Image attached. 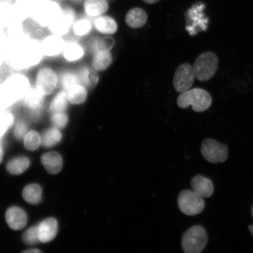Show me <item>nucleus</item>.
<instances>
[{"mask_svg": "<svg viewBox=\"0 0 253 253\" xmlns=\"http://www.w3.org/2000/svg\"><path fill=\"white\" fill-rule=\"evenodd\" d=\"M23 197L28 203L39 204L42 201V188L36 183L28 185L23 189Z\"/></svg>", "mask_w": 253, "mask_h": 253, "instance_id": "b1692460", "label": "nucleus"}, {"mask_svg": "<svg viewBox=\"0 0 253 253\" xmlns=\"http://www.w3.org/2000/svg\"><path fill=\"white\" fill-rule=\"evenodd\" d=\"M27 132L28 126L24 122H18L15 126L14 135L19 140L24 139Z\"/></svg>", "mask_w": 253, "mask_h": 253, "instance_id": "4c0bfd02", "label": "nucleus"}, {"mask_svg": "<svg viewBox=\"0 0 253 253\" xmlns=\"http://www.w3.org/2000/svg\"><path fill=\"white\" fill-rule=\"evenodd\" d=\"M58 84V77L55 72L49 68L40 69L36 78V87L44 96L51 94Z\"/></svg>", "mask_w": 253, "mask_h": 253, "instance_id": "9b49d317", "label": "nucleus"}, {"mask_svg": "<svg viewBox=\"0 0 253 253\" xmlns=\"http://www.w3.org/2000/svg\"><path fill=\"white\" fill-rule=\"evenodd\" d=\"M227 145L211 138L205 139L201 145V153L208 162L217 164L224 163L228 158Z\"/></svg>", "mask_w": 253, "mask_h": 253, "instance_id": "0eeeda50", "label": "nucleus"}, {"mask_svg": "<svg viewBox=\"0 0 253 253\" xmlns=\"http://www.w3.org/2000/svg\"><path fill=\"white\" fill-rule=\"evenodd\" d=\"M31 3L32 6H33L34 9L40 5L44 4V3L48 1V0H28Z\"/></svg>", "mask_w": 253, "mask_h": 253, "instance_id": "79ce46f5", "label": "nucleus"}, {"mask_svg": "<svg viewBox=\"0 0 253 253\" xmlns=\"http://www.w3.org/2000/svg\"><path fill=\"white\" fill-rule=\"evenodd\" d=\"M208 237L203 227L195 226L183 234L182 247L185 253H201L207 245Z\"/></svg>", "mask_w": 253, "mask_h": 253, "instance_id": "39448f33", "label": "nucleus"}, {"mask_svg": "<svg viewBox=\"0 0 253 253\" xmlns=\"http://www.w3.org/2000/svg\"><path fill=\"white\" fill-rule=\"evenodd\" d=\"M14 1H18V0H13Z\"/></svg>", "mask_w": 253, "mask_h": 253, "instance_id": "09e8293b", "label": "nucleus"}, {"mask_svg": "<svg viewBox=\"0 0 253 253\" xmlns=\"http://www.w3.org/2000/svg\"><path fill=\"white\" fill-rule=\"evenodd\" d=\"M24 144L25 148L28 150H36L41 145V136L36 131L28 132L24 138Z\"/></svg>", "mask_w": 253, "mask_h": 253, "instance_id": "2f4dec72", "label": "nucleus"}, {"mask_svg": "<svg viewBox=\"0 0 253 253\" xmlns=\"http://www.w3.org/2000/svg\"><path fill=\"white\" fill-rule=\"evenodd\" d=\"M7 49L9 63L16 69H27L36 66L43 55L41 42L29 38L19 42H11Z\"/></svg>", "mask_w": 253, "mask_h": 253, "instance_id": "f257e3e1", "label": "nucleus"}, {"mask_svg": "<svg viewBox=\"0 0 253 253\" xmlns=\"http://www.w3.org/2000/svg\"><path fill=\"white\" fill-rule=\"evenodd\" d=\"M30 166L29 158L21 156L13 158L9 161L6 166L7 171L12 175H19L23 173Z\"/></svg>", "mask_w": 253, "mask_h": 253, "instance_id": "5701e85b", "label": "nucleus"}, {"mask_svg": "<svg viewBox=\"0 0 253 253\" xmlns=\"http://www.w3.org/2000/svg\"><path fill=\"white\" fill-rule=\"evenodd\" d=\"M62 138V134L60 129L50 127L46 129L41 135V145L44 147L50 148L58 144Z\"/></svg>", "mask_w": 253, "mask_h": 253, "instance_id": "a878e982", "label": "nucleus"}, {"mask_svg": "<svg viewBox=\"0 0 253 253\" xmlns=\"http://www.w3.org/2000/svg\"><path fill=\"white\" fill-rule=\"evenodd\" d=\"M67 92L61 91L57 93L49 106V111L52 114L65 112L68 104Z\"/></svg>", "mask_w": 253, "mask_h": 253, "instance_id": "c85d7f7f", "label": "nucleus"}, {"mask_svg": "<svg viewBox=\"0 0 253 253\" xmlns=\"http://www.w3.org/2000/svg\"><path fill=\"white\" fill-rule=\"evenodd\" d=\"M41 162L47 172L52 175L59 173L62 169V158L61 155L55 151L49 152L42 155Z\"/></svg>", "mask_w": 253, "mask_h": 253, "instance_id": "f3484780", "label": "nucleus"}, {"mask_svg": "<svg viewBox=\"0 0 253 253\" xmlns=\"http://www.w3.org/2000/svg\"><path fill=\"white\" fill-rule=\"evenodd\" d=\"M30 88L29 79L21 74L9 76L0 85V91L9 106L19 100L24 99Z\"/></svg>", "mask_w": 253, "mask_h": 253, "instance_id": "f03ea898", "label": "nucleus"}, {"mask_svg": "<svg viewBox=\"0 0 253 253\" xmlns=\"http://www.w3.org/2000/svg\"><path fill=\"white\" fill-rule=\"evenodd\" d=\"M192 191L202 198H210L213 195L214 186L212 182L205 177L198 175L191 180Z\"/></svg>", "mask_w": 253, "mask_h": 253, "instance_id": "a211bd4d", "label": "nucleus"}, {"mask_svg": "<svg viewBox=\"0 0 253 253\" xmlns=\"http://www.w3.org/2000/svg\"><path fill=\"white\" fill-rule=\"evenodd\" d=\"M69 102L73 104H81L86 101L87 93L83 85L76 84L66 91Z\"/></svg>", "mask_w": 253, "mask_h": 253, "instance_id": "cd10ccee", "label": "nucleus"}, {"mask_svg": "<svg viewBox=\"0 0 253 253\" xmlns=\"http://www.w3.org/2000/svg\"><path fill=\"white\" fill-rule=\"evenodd\" d=\"M9 105L5 99L1 91H0V111L5 110Z\"/></svg>", "mask_w": 253, "mask_h": 253, "instance_id": "a19ab883", "label": "nucleus"}, {"mask_svg": "<svg viewBox=\"0 0 253 253\" xmlns=\"http://www.w3.org/2000/svg\"><path fill=\"white\" fill-rule=\"evenodd\" d=\"M3 160V151L1 146H0V164L2 163Z\"/></svg>", "mask_w": 253, "mask_h": 253, "instance_id": "a18cd8bd", "label": "nucleus"}, {"mask_svg": "<svg viewBox=\"0 0 253 253\" xmlns=\"http://www.w3.org/2000/svg\"><path fill=\"white\" fill-rule=\"evenodd\" d=\"M24 24L14 21L9 24L5 31L9 41L19 42L30 38Z\"/></svg>", "mask_w": 253, "mask_h": 253, "instance_id": "6ab92c4d", "label": "nucleus"}, {"mask_svg": "<svg viewBox=\"0 0 253 253\" xmlns=\"http://www.w3.org/2000/svg\"><path fill=\"white\" fill-rule=\"evenodd\" d=\"M15 118L12 113L5 110L0 111V138L13 126Z\"/></svg>", "mask_w": 253, "mask_h": 253, "instance_id": "473e14b6", "label": "nucleus"}, {"mask_svg": "<svg viewBox=\"0 0 253 253\" xmlns=\"http://www.w3.org/2000/svg\"><path fill=\"white\" fill-rule=\"evenodd\" d=\"M114 45V40L110 37H104L98 43L99 50H109Z\"/></svg>", "mask_w": 253, "mask_h": 253, "instance_id": "58836bf2", "label": "nucleus"}, {"mask_svg": "<svg viewBox=\"0 0 253 253\" xmlns=\"http://www.w3.org/2000/svg\"><path fill=\"white\" fill-rule=\"evenodd\" d=\"M89 75L90 71L87 68H82L79 71L78 76L79 81H81L82 84L88 86L90 84Z\"/></svg>", "mask_w": 253, "mask_h": 253, "instance_id": "ea45409f", "label": "nucleus"}, {"mask_svg": "<svg viewBox=\"0 0 253 253\" xmlns=\"http://www.w3.org/2000/svg\"><path fill=\"white\" fill-rule=\"evenodd\" d=\"M22 253H43L39 249H30L25 251Z\"/></svg>", "mask_w": 253, "mask_h": 253, "instance_id": "37998d69", "label": "nucleus"}, {"mask_svg": "<svg viewBox=\"0 0 253 253\" xmlns=\"http://www.w3.org/2000/svg\"><path fill=\"white\" fill-rule=\"evenodd\" d=\"M211 94L202 88H195L181 93L177 99V104L181 109L191 106L195 112H203L211 105Z\"/></svg>", "mask_w": 253, "mask_h": 253, "instance_id": "7ed1b4c3", "label": "nucleus"}, {"mask_svg": "<svg viewBox=\"0 0 253 253\" xmlns=\"http://www.w3.org/2000/svg\"><path fill=\"white\" fill-rule=\"evenodd\" d=\"M146 12L140 8H135L129 10L126 17V24L131 28L143 27L147 21Z\"/></svg>", "mask_w": 253, "mask_h": 253, "instance_id": "aec40b11", "label": "nucleus"}, {"mask_svg": "<svg viewBox=\"0 0 253 253\" xmlns=\"http://www.w3.org/2000/svg\"><path fill=\"white\" fill-rule=\"evenodd\" d=\"M94 25L98 31L104 34H113L118 30L116 21L107 16H102L96 19Z\"/></svg>", "mask_w": 253, "mask_h": 253, "instance_id": "bb28decb", "label": "nucleus"}, {"mask_svg": "<svg viewBox=\"0 0 253 253\" xmlns=\"http://www.w3.org/2000/svg\"><path fill=\"white\" fill-rule=\"evenodd\" d=\"M112 62V56L109 50H99L95 55L92 65L95 70L103 71Z\"/></svg>", "mask_w": 253, "mask_h": 253, "instance_id": "c756f323", "label": "nucleus"}, {"mask_svg": "<svg viewBox=\"0 0 253 253\" xmlns=\"http://www.w3.org/2000/svg\"><path fill=\"white\" fill-rule=\"evenodd\" d=\"M62 53L66 61L75 62L83 57L84 50L78 43L69 42H65Z\"/></svg>", "mask_w": 253, "mask_h": 253, "instance_id": "393cba45", "label": "nucleus"}, {"mask_svg": "<svg viewBox=\"0 0 253 253\" xmlns=\"http://www.w3.org/2000/svg\"><path fill=\"white\" fill-rule=\"evenodd\" d=\"M252 216L253 217V208L252 209Z\"/></svg>", "mask_w": 253, "mask_h": 253, "instance_id": "de8ad7c7", "label": "nucleus"}, {"mask_svg": "<svg viewBox=\"0 0 253 253\" xmlns=\"http://www.w3.org/2000/svg\"><path fill=\"white\" fill-rule=\"evenodd\" d=\"M180 211L188 216L198 214L204 210V199L193 191L185 190L181 192L178 198Z\"/></svg>", "mask_w": 253, "mask_h": 253, "instance_id": "6e6552de", "label": "nucleus"}, {"mask_svg": "<svg viewBox=\"0 0 253 253\" xmlns=\"http://www.w3.org/2000/svg\"><path fill=\"white\" fill-rule=\"evenodd\" d=\"M219 66L217 56L212 52H205L199 55L193 66L195 77L197 80H210L216 74Z\"/></svg>", "mask_w": 253, "mask_h": 253, "instance_id": "20e7f679", "label": "nucleus"}, {"mask_svg": "<svg viewBox=\"0 0 253 253\" xmlns=\"http://www.w3.org/2000/svg\"><path fill=\"white\" fill-rule=\"evenodd\" d=\"M44 95L36 87L31 88L24 98L25 107L31 110H38L42 107L44 102Z\"/></svg>", "mask_w": 253, "mask_h": 253, "instance_id": "412c9836", "label": "nucleus"}, {"mask_svg": "<svg viewBox=\"0 0 253 253\" xmlns=\"http://www.w3.org/2000/svg\"><path fill=\"white\" fill-rule=\"evenodd\" d=\"M75 12L71 8H62V10L52 23L47 28L50 33L57 36H65L74 24L75 20Z\"/></svg>", "mask_w": 253, "mask_h": 253, "instance_id": "1a4fd4ad", "label": "nucleus"}, {"mask_svg": "<svg viewBox=\"0 0 253 253\" xmlns=\"http://www.w3.org/2000/svg\"><path fill=\"white\" fill-rule=\"evenodd\" d=\"M249 228L250 231H251L252 236H253V226H250Z\"/></svg>", "mask_w": 253, "mask_h": 253, "instance_id": "49530a36", "label": "nucleus"}, {"mask_svg": "<svg viewBox=\"0 0 253 253\" xmlns=\"http://www.w3.org/2000/svg\"><path fill=\"white\" fill-rule=\"evenodd\" d=\"M159 1L160 0H144L145 2H146L147 4H155V3H156Z\"/></svg>", "mask_w": 253, "mask_h": 253, "instance_id": "c03bdc74", "label": "nucleus"}, {"mask_svg": "<svg viewBox=\"0 0 253 253\" xmlns=\"http://www.w3.org/2000/svg\"><path fill=\"white\" fill-rule=\"evenodd\" d=\"M11 11L12 21L24 23L31 19L34 8L28 0H18L12 3Z\"/></svg>", "mask_w": 253, "mask_h": 253, "instance_id": "4468645a", "label": "nucleus"}, {"mask_svg": "<svg viewBox=\"0 0 253 253\" xmlns=\"http://www.w3.org/2000/svg\"><path fill=\"white\" fill-rule=\"evenodd\" d=\"M91 28L90 22L85 19L78 20L73 24V30L78 36H84L89 33Z\"/></svg>", "mask_w": 253, "mask_h": 253, "instance_id": "72a5a7b5", "label": "nucleus"}, {"mask_svg": "<svg viewBox=\"0 0 253 253\" xmlns=\"http://www.w3.org/2000/svg\"><path fill=\"white\" fill-rule=\"evenodd\" d=\"M50 122L54 127L62 129L68 124V116L65 112L52 114Z\"/></svg>", "mask_w": 253, "mask_h": 253, "instance_id": "c9c22d12", "label": "nucleus"}, {"mask_svg": "<svg viewBox=\"0 0 253 253\" xmlns=\"http://www.w3.org/2000/svg\"><path fill=\"white\" fill-rule=\"evenodd\" d=\"M11 7L7 1L0 2V30L5 31L12 21Z\"/></svg>", "mask_w": 253, "mask_h": 253, "instance_id": "7c9ffc66", "label": "nucleus"}, {"mask_svg": "<svg viewBox=\"0 0 253 253\" xmlns=\"http://www.w3.org/2000/svg\"><path fill=\"white\" fill-rule=\"evenodd\" d=\"M85 12L91 17L105 13L109 9L106 0H86L84 4Z\"/></svg>", "mask_w": 253, "mask_h": 253, "instance_id": "4be33fe9", "label": "nucleus"}, {"mask_svg": "<svg viewBox=\"0 0 253 253\" xmlns=\"http://www.w3.org/2000/svg\"><path fill=\"white\" fill-rule=\"evenodd\" d=\"M23 240L28 245H36L40 242L38 226H33L24 233Z\"/></svg>", "mask_w": 253, "mask_h": 253, "instance_id": "f704fd0d", "label": "nucleus"}, {"mask_svg": "<svg viewBox=\"0 0 253 253\" xmlns=\"http://www.w3.org/2000/svg\"><path fill=\"white\" fill-rule=\"evenodd\" d=\"M38 229L40 242L48 243L55 238L58 233V221L53 217L47 218L38 225Z\"/></svg>", "mask_w": 253, "mask_h": 253, "instance_id": "dca6fc26", "label": "nucleus"}, {"mask_svg": "<svg viewBox=\"0 0 253 253\" xmlns=\"http://www.w3.org/2000/svg\"><path fill=\"white\" fill-rule=\"evenodd\" d=\"M65 43L61 36L50 34L41 42L43 55L49 57L58 55L62 52Z\"/></svg>", "mask_w": 253, "mask_h": 253, "instance_id": "ddd939ff", "label": "nucleus"}, {"mask_svg": "<svg viewBox=\"0 0 253 253\" xmlns=\"http://www.w3.org/2000/svg\"><path fill=\"white\" fill-rule=\"evenodd\" d=\"M195 78L193 66L189 63H183L176 69L173 78V86L178 92H185L192 87Z\"/></svg>", "mask_w": 253, "mask_h": 253, "instance_id": "9d476101", "label": "nucleus"}, {"mask_svg": "<svg viewBox=\"0 0 253 253\" xmlns=\"http://www.w3.org/2000/svg\"><path fill=\"white\" fill-rule=\"evenodd\" d=\"M5 219L11 229L21 230L27 224V215L21 208L12 207L6 211Z\"/></svg>", "mask_w": 253, "mask_h": 253, "instance_id": "2eb2a0df", "label": "nucleus"}, {"mask_svg": "<svg viewBox=\"0 0 253 253\" xmlns=\"http://www.w3.org/2000/svg\"><path fill=\"white\" fill-rule=\"evenodd\" d=\"M205 7L204 4L201 3L200 4H195L193 6L188 12L186 21L188 24H192L188 27H186V30L188 31L191 35H194L196 32L199 30L205 31L207 27L206 23H208V20L204 18V14L202 11Z\"/></svg>", "mask_w": 253, "mask_h": 253, "instance_id": "f8f14e48", "label": "nucleus"}, {"mask_svg": "<svg viewBox=\"0 0 253 253\" xmlns=\"http://www.w3.org/2000/svg\"><path fill=\"white\" fill-rule=\"evenodd\" d=\"M79 82L78 76L71 72L66 73L61 78L62 86L66 91H68L75 85L79 84Z\"/></svg>", "mask_w": 253, "mask_h": 253, "instance_id": "e433bc0d", "label": "nucleus"}, {"mask_svg": "<svg viewBox=\"0 0 253 253\" xmlns=\"http://www.w3.org/2000/svg\"><path fill=\"white\" fill-rule=\"evenodd\" d=\"M62 10V7L58 1L48 0L34 9L31 20L40 27L47 28Z\"/></svg>", "mask_w": 253, "mask_h": 253, "instance_id": "423d86ee", "label": "nucleus"}]
</instances>
